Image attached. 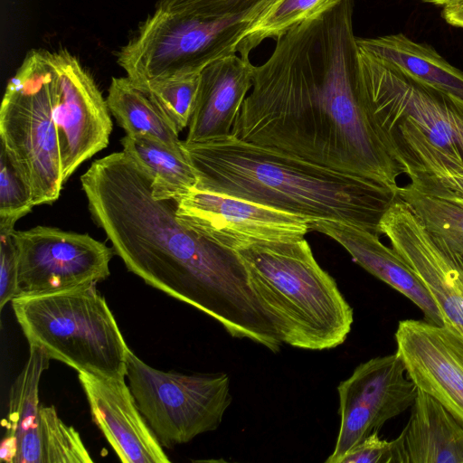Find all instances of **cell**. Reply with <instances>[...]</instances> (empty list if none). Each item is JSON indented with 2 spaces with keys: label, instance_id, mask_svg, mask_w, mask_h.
Returning a JSON list of instances; mask_svg holds the SVG:
<instances>
[{
  "label": "cell",
  "instance_id": "obj_25",
  "mask_svg": "<svg viewBox=\"0 0 463 463\" xmlns=\"http://www.w3.org/2000/svg\"><path fill=\"white\" fill-rule=\"evenodd\" d=\"M398 195L432 239L463 262V203L422 194L408 184Z\"/></svg>",
  "mask_w": 463,
  "mask_h": 463
},
{
  "label": "cell",
  "instance_id": "obj_11",
  "mask_svg": "<svg viewBox=\"0 0 463 463\" xmlns=\"http://www.w3.org/2000/svg\"><path fill=\"white\" fill-rule=\"evenodd\" d=\"M52 116L64 183L109 143L112 120L91 74L66 49L49 51Z\"/></svg>",
  "mask_w": 463,
  "mask_h": 463
},
{
  "label": "cell",
  "instance_id": "obj_3",
  "mask_svg": "<svg viewBox=\"0 0 463 463\" xmlns=\"http://www.w3.org/2000/svg\"><path fill=\"white\" fill-rule=\"evenodd\" d=\"M195 188L224 194L277 210L354 225L381 235L380 221L398 190L261 147L230 135L188 144Z\"/></svg>",
  "mask_w": 463,
  "mask_h": 463
},
{
  "label": "cell",
  "instance_id": "obj_23",
  "mask_svg": "<svg viewBox=\"0 0 463 463\" xmlns=\"http://www.w3.org/2000/svg\"><path fill=\"white\" fill-rule=\"evenodd\" d=\"M121 145L122 151L150 175L154 198L177 199L196 187L197 175L184 153H178L157 140L139 136L126 135L121 139Z\"/></svg>",
  "mask_w": 463,
  "mask_h": 463
},
{
  "label": "cell",
  "instance_id": "obj_32",
  "mask_svg": "<svg viewBox=\"0 0 463 463\" xmlns=\"http://www.w3.org/2000/svg\"><path fill=\"white\" fill-rule=\"evenodd\" d=\"M420 1L428 3V4L436 5H441L443 7L446 5H450L463 2V0H420Z\"/></svg>",
  "mask_w": 463,
  "mask_h": 463
},
{
  "label": "cell",
  "instance_id": "obj_27",
  "mask_svg": "<svg viewBox=\"0 0 463 463\" xmlns=\"http://www.w3.org/2000/svg\"><path fill=\"white\" fill-rule=\"evenodd\" d=\"M34 206L25 178L0 147V229L14 230L15 222Z\"/></svg>",
  "mask_w": 463,
  "mask_h": 463
},
{
  "label": "cell",
  "instance_id": "obj_9",
  "mask_svg": "<svg viewBox=\"0 0 463 463\" xmlns=\"http://www.w3.org/2000/svg\"><path fill=\"white\" fill-rule=\"evenodd\" d=\"M126 376L140 412L163 447L187 443L216 430L232 400L226 373L163 372L131 350Z\"/></svg>",
  "mask_w": 463,
  "mask_h": 463
},
{
  "label": "cell",
  "instance_id": "obj_17",
  "mask_svg": "<svg viewBox=\"0 0 463 463\" xmlns=\"http://www.w3.org/2000/svg\"><path fill=\"white\" fill-rule=\"evenodd\" d=\"M254 71L249 57L232 53L214 61L201 71L185 143L208 142L231 135L252 87Z\"/></svg>",
  "mask_w": 463,
  "mask_h": 463
},
{
  "label": "cell",
  "instance_id": "obj_7",
  "mask_svg": "<svg viewBox=\"0 0 463 463\" xmlns=\"http://www.w3.org/2000/svg\"><path fill=\"white\" fill-rule=\"evenodd\" d=\"M271 1L218 19L156 9L118 52V63L138 88L200 74L214 61L237 52L245 30Z\"/></svg>",
  "mask_w": 463,
  "mask_h": 463
},
{
  "label": "cell",
  "instance_id": "obj_16",
  "mask_svg": "<svg viewBox=\"0 0 463 463\" xmlns=\"http://www.w3.org/2000/svg\"><path fill=\"white\" fill-rule=\"evenodd\" d=\"M93 421L124 463H168L125 379L78 373Z\"/></svg>",
  "mask_w": 463,
  "mask_h": 463
},
{
  "label": "cell",
  "instance_id": "obj_13",
  "mask_svg": "<svg viewBox=\"0 0 463 463\" xmlns=\"http://www.w3.org/2000/svg\"><path fill=\"white\" fill-rule=\"evenodd\" d=\"M178 219L231 250L256 243L298 241L311 219L239 197L194 188L178 197Z\"/></svg>",
  "mask_w": 463,
  "mask_h": 463
},
{
  "label": "cell",
  "instance_id": "obj_22",
  "mask_svg": "<svg viewBox=\"0 0 463 463\" xmlns=\"http://www.w3.org/2000/svg\"><path fill=\"white\" fill-rule=\"evenodd\" d=\"M106 100L109 112L127 135L149 137L184 153L179 133L150 96L129 78H112Z\"/></svg>",
  "mask_w": 463,
  "mask_h": 463
},
{
  "label": "cell",
  "instance_id": "obj_12",
  "mask_svg": "<svg viewBox=\"0 0 463 463\" xmlns=\"http://www.w3.org/2000/svg\"><path fill=\"white\" fill-rule=\"evenodd\" d=\"M337 391L340 429L326 463H340L371 433L411 407L418 387L395 352L359 364Z\"/></svg>",
  "mask_w": 463,
  "mask_h": 463
},
{
  "label": "cell",
  "instance_id": "obj_19",
  "mask_svg": "<svg viewBox=\"0 0 463 463\" xmlns=\"http://www.w3.org/2000/svg\"><path fill=\"white\" fill-rule=\"evenodd\" d=\"M401 435L406 463H463V425L422 390Z\"/></svg>",
  "mask_w": 463,
  "mask_h": 463
},
{
  "label": "cell",
  "instance_id": "obj_30",
  "mask_svg": "<svg viewBox=\"0 0 463 463\" xmlns=\"http://www.w3.org/2000/svg\"><path fill=\"white\" fill-rule=\"evenodd\" d=\"M14 230L0 229V309L16 294L18 260Z\"/></svg>",
  "mask_w": 463,
  "mask_h": 463
},
{
  "label": "cell",
  "instance_id": "obj_2",
  "mask_svg": "<svg viewBox=\"0 0 463 463\" xmlns=\"http://www.w3.org/2000/svg\"><path fill=\"white\" fill-rule=\"evenodd\" d=\"M148 173L124 151L80 176L88 208L127 269L217 320L236 338L266 344L274 327L237 252L184 224L175 198L156 199Z\"/></svg>",
  "mask_w": 463,
  "mask_h": 463
},
{
  "label": "cell",
  "instance_id": "obj_1",
  "mask_svg": "<svg viewBox=\"0 0 463 463\" xmlns=\"http://www.w3.org/2000/svg\"><path fill=\"white\" fill-rule=\"evenodd\" d=\"M354 0L293 27L253 84L231 135L245 142L398 190L403 168L363 99Z\"/></svg>",
  "mask_w": 463,
  "mask_h": 463
},
{
  "label": "cell",
  "instance_id": "obj_29",
  "mask_svg": "<svg viewBox=\"0 0 463 463\" xmlns=\"http://www.w3.org/2000/svg\"><path fill=\"white\" fill-rule=\"evenodd\" d=\"M340 463H406L402 436L387 441L380 439L378 430L371 433Z\"/></svg>",
  "mask_w": 463,
  "mask_h": 463
},
{
  "label": "cell",
  "instance_id": "obj_31",
  "mask_svg": "<svg viewBox=\"0 0 463 463\" xmlns=\"http://www.w3.org/2000/svg\"><path fill=\"white\" fill-rule=\"evenodd\" d=\"M408 183L415 190L431 196L463 203V175L435 176L409 175Z\"/></svg>",
  "mask_w": 463,
  "mask_h": 463
},
{
  "label": "cell",
  "instance_id": "obj_10",
  "mask_svg": "<svg viewBox=\"0 0 463 463\" xmlns=\"http://www.w3.org/2000/svg\"><path fill=\"white\" fill-rule=\"evenodd\" d=\"M13 237L18 260L15 297L96 284L110 274L113 248L89 234L36 226L14 230Z\"/></svg>",
  "mask_w": 463,
  "mask_h": 463
},
{
  "label": "cell",
  "instance_id": "obj_14",
  "mask_svg": "<svg viewBox=\"0 0 463 463\" xmlns=\"http://www.w3.org/2000/svg\"><path fill=\"white\" fill-rule=\"evenodd\" d=\"M379 227L429 289L443 324L463 336V262L432 239L399 195Z\"/></svg>",
  "mask_w": 463,
  "mask_h": 463
},
{
  "label": "cell",
  "instance_id": "obj_15",
  "mask_svg": "<svg viewBox=\"0 0 463 463\" xmlns=\"http://www.w3.org/2000/svg\"><path fill=\"white\" fill-rule=\"evenodd\" d=\"M396 353L418 389L463 425V336L446 325L406 319L395 333Z\"/></svg>",
  "mask_w": 463,
  "mask_h": 463
},
{
  "label": "cell",
  "instance_id": "obj_6",
  "mask_svg": "<svg viewBox=\"0 0 463 463\" xmlns=\"http://www.w3.org/2000/svg\"><path fill=\"white\" fill-rule=\"evenodd\" d=\"M30 345L78 373L125 379L129 348L96 284L11 300Z\"/></svg>",
  "mask_w": 463,
  "mask_h": 463
},
{
  "label": "cell",
  "instance_id": "obj_5",
  "mask_svg": "<svg viewBox=\"0 0 463 463\" xmlns=\"http://www.w3.org/2000/svg\"><path fill=\"white\" fill-rule=\"evenodd\" d=\"M236 252L282 344L321 351L345 341L353 308L304 238L256 243Z\"/></svg>",
  "mask_w": 463,
  "mask_h": 463
},
{
  "label": "cell",
  "instance_id": "obj_8",
  "mask_svg": "<svg viewBox=\"0 0 463 463\" xmlns=\"http://www.w3.org/2000/svg\"><path fill=\"white\" fill-rule=\"evenodd\" d=\"M0 137L29 184L34 206L55 202L64 181L52 116L48 50L28 52L7 83L0 109Z\"/></svg>",
  "mask_w": 463,
  "mask_h": 463
},
{
  "label": "cell",
  "instance_id": "obj_21",
  "mask_svg": "<svg viewBox=\"0 0 463 463\" xmlns=\"http://www.w3.org/2000/svg\"><path fill=\"white\" fill-rule=\"evenodd\" d=\"M79 432L53 406L40 405L33 422L16 439L13 463H91Z\"/></svg>",
  "mask_w": 463,
  "mask_h": 463
},
{
  "label": "cell",
  "instance_id": "obj_18",
  "mask_svg": "<svg viewBox=\"0 0 463 463\" xmlns=\"http://www.w3.org/2000/svg\"><path fill=\"white\" fill-rule=\"evenodd\" d=\"M309 227L335 241L362 268L408 298L422 311L426 321L443 325L436 302L421 279L394 249L380 241L379 235L335 221H309Z\"/></svg>",
  "mask_w": 463,
  "mask_h": 463
},
{
  "label": "cell",
  "instance_id": "obj_20",
  "mask_svg": "<svg viewBox=\"0 0 463 463\" xmlns=\"http://www.w3.org/2000/svg\"><path fill=\"white\" fill-rule=\"evenodd\" d=\"M358 49L376 56L416 80L463 101V72L433 48L402 33L357 38Z\"/></svg>",
  "mask_w": 463,
  "mask_h": 463
},
{
  "label": "cell",
  "instance_id": "obj_26",
  "mask_svg": "<svg viewBox=\"0 0 463 463\" xmlns=\"http://www.w3.org/2000/svg\"><path fill=\"white\" fill-rule=\"evenodd\" d=\"M200 74L162 80L139 88L146 91L180 133L188 127L196 101Z\"/></svg>",
  "mask_w": 463,
  "mask_h": 463
},
{
  "label": "cell",
  "instance_id": "obj_4",
  "mask_svg": "<svg viewBox=\"0 0 463 463\" xmlns=\"http://www.w3.org/2000/svg\"><path fill=\"white\" fill-rule=\"evenodd\" d=\"M357 50L364 102L403 174L463 175V101Z\"/></svg>",
  "mask_w": 463,
  "mask_h": 463
},
{
  "label": "cell",
  "instance_id": "obj_28",
  "mask_svg": "<svg viewBox=\"0 0 463 463\" xmlns=\"http://www.w3.org/2000/svg\"><path fill=\"white\" fill-rule=\"evenodd\" d=\"M266 0H158L156 9L205 18H230L260 6Z\"/></svg>",
  "mask_w": 463,
  "mask_h": 463
},
{
  "label": "cell",
  "instance_id": "obj_24",
  "mask_svg": "<svg viewBox=\"0 0 463 463\" xmlns=\"http://www.w3.org/2000/svg\"><path fill=\"white\" fill-rule=\"evenodd\" d=\"M341 0H272L243 33L237 52L249 57L261 42L278 40L299 24L332 9Z\"/></svg>",
  "mask_w": 463,
  "mask_h": 463
}]
</instances>
